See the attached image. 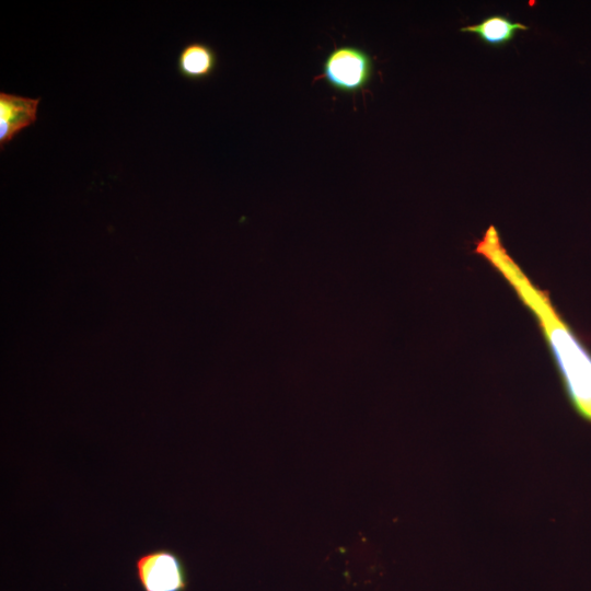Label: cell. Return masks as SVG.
Segmentation results:
<instances>
[{
    "label": "cell",
    "instance_id": "cell-1",
    "mask_svg": "<svg viewBox=\"0 0 591 591\" xmlns=\"http://www.w3.org/2000/svg\"><path fill=\"white\" fill-rule=\"evenodd\" d=\"M474 252L503 277L536 318L571 407L580 418L591 424L590 349L557 311L548 293L534 285L511 257L495 225L486 229Z\"/></svg>",
    "mask_w": 591,
    "mask_h": 591
},
{
    "label": "cell",
    "instance_id": "cell-2",
    "mask_svg": "<svg viewBox=\"0 0 591 591\" xmlns=\"http://www.w3.org/2000/svg\"><path fill=\"white\" fill-rule=\"evenodd\" d=\"M374 70V59L364 48L341 45L326 56L322 72L313 78V82L325 80L333 90L355 95L370 84Z\"/></svg>",
    "mask_w": 591,
    "mask_h": 591
},
{
    "label": "cell",
    "instance_id": "cell-3",
    "mask_svg": "<svg viewBox=\"0 0 591 591\" xmlns=\"http://www.w3.org/2000/svg\"><path fill=\"white\" fill-rule=\"evenodd\" d=\"M142 591H185L188 576L181 556L170 548L140 554L135 561Z\"/></svg>",
    "mask_w": 591,
    "mask_h": 591
},
{
    "label": "cell",
    "instance_id": "cell-4",
    "mask_svg": "<svg viewBox=\"0 0 591 591\" xmlns=\"http://www.w3.org/2000/svg\"><path fill=\"white\" fill-rule=\"evenodd\" d=\"M40 97L32 99L18 94L0 92V146L13 140L19 132L37 119Z\"/></svg>",
    "mask_w": 591,
    "mask_h": 591
},
{
    "label": "cell",
    "instance_id": "cell-5",
    "mask_svg": "<svg viewBox=\"0 0 591 591\" xmlns=\"http://www.w3.org/2000/svg\"><path fill=\"white\" fill-rule=\"evenodd\" d=\"M218 61V54L212 46L192 40L181 48L176 58V70L184 79L202 81L215 73Z\"/></svg>",
    "mask_w": 591,
    "mask_h": 591
},
{
    "label": "cell",
    "instance_id": "cell-6",
    "mask_svg": "<svg viewBox=\"0 0 591 591\" xmlns=\"http://www.w3.org/2000/svg\"><path fill=\"white\" fill-rule=\"evenodd\" d=\"M526 30L529 26L502 14H494L479 23L460 28L462 33L475 34L483 43L491 46H503L510 43L518 32Z\"/></svg>",
    "mask_w": 591,
    "mask_h": 591
}]
</instances>
